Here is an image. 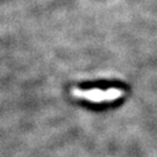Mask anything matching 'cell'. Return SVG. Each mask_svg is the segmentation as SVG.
<instances>
[{
  "label": "cell",
  "instance_id": "6da1fadb",
  "mask_svg": "<svg viewBox=\"0 0 157 157\" xmlns=\"http://www.w3.org/2000/svg\"><path fill=\"white\" fill-rule=\"evenodd\" d=\"M73 97L83 98L91 102H105V101H114L124 95V91L115 87H111L107 90L100 89H91V90H79L73 89L71 91Z\"/></svg>",
  "mask_w": 157,
  "mask_h": 157
}]
</instances>
